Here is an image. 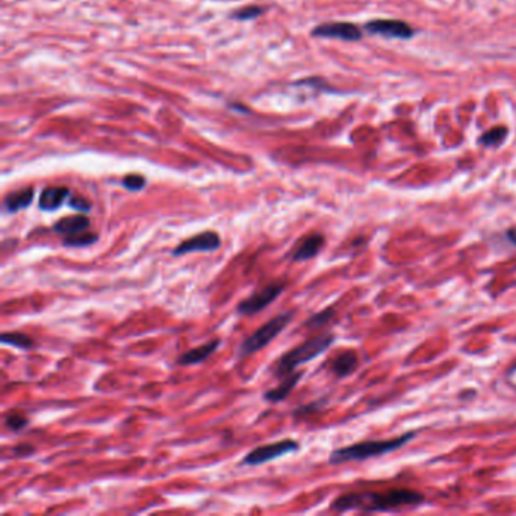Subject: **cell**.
<instances>
[{
    "mask_svg": "<svg viewBox=\"0 0 516 516\" xmlns=\"http://www.w3.org/2000/svg\"><path fill=\"white\" fill-rule=\"evenodd\" d=\"M262 12H264V8L256 6V5H250V6H245V8H241V9L233 12L232 19H235V20H252V19L259 17Z\"/></svg>",
    "mask_w": 516,
    "mask_h": 516,
    "instance_id": "21",
    "label": "cell"
},
{
    "mask_svg": "<svg viewBox=\"0 0 516 516\" xmlns=\"http://www.w3.org/2000/svg\"><path fill=\"white\" fill-rule=\"evenodd\" d=\"M121 185L129 191H140L145 187V179L141 175H129L123 179Z\"/></svg>",
    "mask_w": 516,
    "mask_h": 516,
    "instance_id": "23",
    "label": "cell"
},
{
    "mask_svg": "<svg viewBox=\"0 0 516 516\" xmlns=\"http://www.w3.org/2000/svg\"><path fill=\"white\" fill-rule=\"evenodd\" d=\"M303 377V373L301 371H297V373H291L289 376H287V380L284 383H280L279 386L273 388L267 391L264 394V398L267 401H272V403H279V401H284L288 398V396L291 394V391L297 386L299 380Z\"/></svg>",
    "mask_w": 516,
    "mask_h": 516,
    "instance_id": "14",
    "label": "cell"
},
{
    "mask_svg": "<svg viewBox=\"0 0 516 516\" xmlns=\"http://www.w3.org/2000/svg\"><path fill=\"white\" fill-rule=\"evenodd\" d=\"M70 207L75 209V211L81 214H88L91 211V202L81 197V195H71L70 197Z\"/></svg>",
    "mask_w": 516,
    "mask_h": 516,
    "instance_id": "24",
    "label": "cell"
},
{
    "mask_svg": "<svg viewBox=\"0 0 516 516\" xmlns=\"http://www.w3.org/2000/svg\"><path fill=\"white\" fill-rule=\"evenodd\" d=\"M292 318H294V312L287 311L284 314H279L277 316L272 318L262 327L253 331L247 339H244L241 342V346H239L241 358H245V356H250L256 351L262 350L264 347H267L269 342H273L282 334V331L287 329V326L291 323Z\"/></svg>",
    "mask_w": 516,
    "mask_h": 516,
    "instance_id": "4",
    "label": "cell"
},
{
    "mask_svg": "<svg viewBox=\"0 0 516 516\" xmlns=\"http://www.w3.org/2000/svg\"><path fill=\"white\" fill-rule=\"evenodd\" d=\"M285 291V284L284 282H269L268 285H265L264 288H261L259 291L253 292L250 297H247L245 300H242L237 311L242 315H253L261 312L262 309H265L267 306L272 304L279 296H282V292Z\"/></svg>",
    "mask_w": 516,
    "mask_h": 516,
    "instance_id": "5",
    "label": "cell"
},
{
    "mask_svg": "<svg viewBox=\"0 0 516 516\" xmlns=\"http://www.w3.org/2000/svg\"><path fill=\"white\" fill-rule=\"evenodd\" d=\"M506 238H507V241H509L510 244L516 245V227H512V229H509V230L506 232Z\"/></svg>",
    "mask_w": 516,
    "mask_h": 516,
    "instance_id": "27",
    "label": "cell"
},
{
    "mask_svg": "<svg viewBox=\"0 0 516 516\" xmlns=\"http://www.w3.org/2000/svg\"><path fill=\"white\" fill-rule=\"evenodd\" d=\"M323 404H324V400H318V401H315V403L306 404V406H301V408H299L296 412H294V416H301V415L314 413V412L319 411V406H323Z\"/></svg>",
    "mask_w": 516,
    "mask_h": 516,
    "instance_id": "25",
    "label": "cell"
},
{
    "mask_svg": "<svg viewBox=\"0 0 516 516\" xmlns=\"http://www.w3.org/2000/svg\"><path fill=\"white\" fill-rule=\"evenodd\" d=\"M334 342H335V336L331 334H323V335H318L315 338L304 341L296 349H292L282 356L273 370L274 374L277 377L289 376L291 373H294V370H296L297 366L318 358L319 354H323Z\"/></svg>",
    "mask_w": 516,
    "mask_h": 516,
    "instance_id": "3",
    "label": "cell"
},
{
    "mask_svg": "<svg viewBox=\"0 0 516 516\" xmlns=\"http://www.w3.org/2000/svg\"><path fill=\"white\" fill-rule=\"evenodd\" d=\"M416 436L415 432L401 435L394 439H385V440H370V442H361V444H354L350 447L338 448L330 454V463L338 465L350 460H366L371 458L382 456V454L396 451L408 444Z\"/></svg>",
    "mask_w": 516,
    "mask_h": 516,
    "instance_id": "2",
    "label": "cell"
},
{
    "mask_svg": "<svg viewBox=\"0 0 516 516\" xmlns=\"http://www.w3.org/2000/svg\"><path fill=\"white\" fill-rule=\"evenodd\" d=\"M5 424L11 432H20V430L29 425V420L26 416H23L20 413H9L5 418Z\"/></svg>",
    "mask_w": 516,
    "mask_h": 516,
    "instance_id": "20",
    "label": "cell"
},
{
    "mask_svg": "<svg viewBox=\"0 0 516 516\" xmlns=\"http://www.w3.org/2000/svg\"><path fill=\"white\" fill-rule=\"evenodd\" d=\"M221 245V239L217 235L215 232H202L197 233L185 241H182L177 247L171 252L173 256H183L188 253H195V252H214L218 250Z\"/></svg>",
    "mask_w": 516,
    "mask_h": 516,
    "instance_id": "9",
    "label": "cell"
},
{
    "mask_svg": "<svg viewBox=\"0 0 516 516\" xmlns=\"http://www.w3.org/2000/svg\"><path fill=\"white\" fill-rule=\"evenodd\" d=\"M365 31L373 35H382L385 38L409 40L415 35V29L409 23L396 19H376L365 24Z\"/></svg>",
    "mask_w": 516,
    "mask_h": 516,
    "instance_id": "7",
    "label": "cell"
},
{
    "mask_svg": "<svg viewBox=\"0 0 516 516\" xmlns=\"http://www.w3.org/2000/svg\"><path fill=\"white\" fill-rule=\"evenodd\" d=\"M326 238L321 233H312V235L306 237L292 253V261L294 262H304L315 257L321 249L324 247Z\"/></svg>",
    "mask_w": 516,
    "mask_h": 516,
    "instance_id": "10",
    "label": "cell"
},
{
    "mask_svg": "<svg viewBox=\"0 0 516 516\" xmlns=\"http://www.w3.org/2000/svg\"><path fill=\"white\" fill-rule=\"evenodd\" d=\"M33 451H35V448L28 445V444H21V445H17V447L12 448V453H14L17 458H23V456L28 458V456H31Z\"/></svg>",
    "mask_w": 516,
    "mask_h": 516,
    "instance_id": "26",
    "label": "cell"
},
{
    "mask_svg": "<svg viewBox=\"0 0 516 516\" xmlns=\"http://www.w3.org/2000/svg\"><path fill=\"white\" fill-rule=\"evenodd\" d=\"M424 501L421 492L411 489H389L385 492H362L346 494L338 497L331 502V509L338 512H347L353 509H362L365 512H391L401 507L420 506Z\"/></svg>",
    "mask_w": 516,
    "mask_h": 516,
    "instance_id": "1",
    "label": "cell"
},
{
    "mask_svg": "<svg viewBox=\"0 0 516 516\" xmlns=\"http://www.w3.org/2000/svg\"><path fill=\"white\" fill-rule=\"evenodd\" d=\"M358 354L354 351H346L341 353L338 358L331 363V373L338 377H346L351 374L356 368H358Z\"/></svg>",
    "mask_w": 516,
    "mask_h": 516,
    "instance_id": "16",
    "label": "cell"
},
{
    "mask_svg": "<svg viewBox=\"0 0 516 516\" xmlns=\"http://www.w3.org/2000/svg\"><path fill=\"white\" fill-rule=\"evenodd\" d=\"M70 190L67 187H48L43 190L38 199V207L41 211L53 212L56 209L64 205V202L70 197Z\"/></svg>",
    "mask_w": 516,
    "mask_h": 516,
    "instance_id": "12",
    "label": "cell"
},
{
    "mask_svg": "<svg viewBox=\"0 0 516 516\" xmlns=\"http://www.w3.org/2000/svg\"><path fill=\"white\" fill-rule=\"evenodd\" d=\"M300 448V444L294 439H282L279 442H273V444L256 447L254 450L249 451L247 456L244 458L242 465L249 466H257L262 463H268L274 459H279L287 453L297 451Z\"/></svg>",
    "mask_w": 516,
    "mask_h": 516,
    "instance_id": "6",
    "label": "cell"
},
{
    "mask_svg": "<svg viewBox=\"0 0 516 516\" xmlns=\"http://www.w3.org/2000/svg\"><path fill=\"white\" fill-rule=\"evenodd\" d=\"M97 239H99V235L93 232H82L78 233V235H71V237H64L63 238V244L66 247H75V249H83L88 247V245H93Z\"/></svg>",
    "mask_w": 516,
    "mask_h": 516,
    "instance_id": "17",
    "label": "cell"
},
{
    "mask_svg": "<svg viewBox=\"0 0 516 516\" xmlns=\"http://www.w3.org/2000/svg\"><path fill=\"white\" fill-rule=\"evenodd\" d=\"M0 341L4 344H9V346H14L17 349H23V350H29L35 346V342L31 336L20 334V331H5L0 336Z\"/></svg>",
    "mask_w": 516,
    "mask_h": 516,
    "instance_id": "18",
    "label": "cell"
},
{
    "mask_svg": "<svg viewBox=\"0 0 516 516\" xmlns=\"http://www.w3.org/2000/svg\"><path fill=\"white\" fill-rule=\"evenodd\" d=\"M314 36L319 38H335L342 41H359L363 36V31L354 23L347 21H335V23H323L312 31Z\"/></svg>",
    "mask_w": 516,
    "mask_h": 516,
    "instance_id": "8",
    "label": "cell"
},
{
    "mask_svg": "<svg viewBox=\"0 0 516 516\" xmlns=\"http://www.w3.org/2000/svg\"><path fill=\"white\" fill-rule=\"evenodd\" d=\"M331 316H334V309L321 311V312L315 314L314 316H311V318L308 319V321H306L304 326L309 327V329H318V327H321V326L327 324V323L330 321Z\"/></svg>",
    "mask_w": 516,
    "mask_h": 516,
    "instance_id": "22",
    "label": "cell"
},
{
    "mask_svg": "<svg viewBox=\"0 0 516 516\" xmlns=\"http://www.w3.org/2000/svg\"><path fill=\"white\" fill-rule=\"evenodd\" d=\"M507 137V128L506 126H495L490 130L485 132L478 143L486 145V147H497Z\"/></svg>",
    "mask_w": 516,
    "mask_h": 516,
    "instance_id": "19",
    "label": "cell"
},
{
    "mask_svg": "<svg viewBox=\"0 0 516 516\" xmlns=\"http://www.w3.org/2000/svg\"><path fill=\"white\" fill-rule=\"evenodd\" d=\"M90 225L91 221L85 214L70 215L58 220L53 225V230L63 237H71V235H78V233L82 232H87Z\"/></svg>",
    "mask_w": 516,
    "mask_h": 516,
    "instance_id": "11",
    "label": "cell"
},
{
    "mask_svg": "<svg viewBox=\"0 0 516 516\" xmlns=\"http://www.w3.org/2000/svg\"><path fill=\"white\" fill-rule=\"evenodd\" d=\"M220 346H221V339H212V341L203 344V346H200L197 349H192V350H190L187 353H183L182 356H179L177 362L180 365H197V363H202L209 358V356H212Z\"/></svg>",
    "mask_w": 516,
    "mask_h": 516,
    "instance_id": "13",
    "label": "cell"
},
{
    "mask_svg": "<svg viewBox=\"0 0 516 516\" xmlns=\"http://www.w3.org/2000/svg\"><path fill=\"white\" fill-rule=\"evenodd\" d=\"M33 200V190L24 188L16 192L8 194L4 200V209L8 214H16L21 209L28 207Z\"/></svg>",
    "mask_w": 516,
    "mask_h": 516,
    "instance_id": "15",
    "label": "cell"
}]
</instances>
